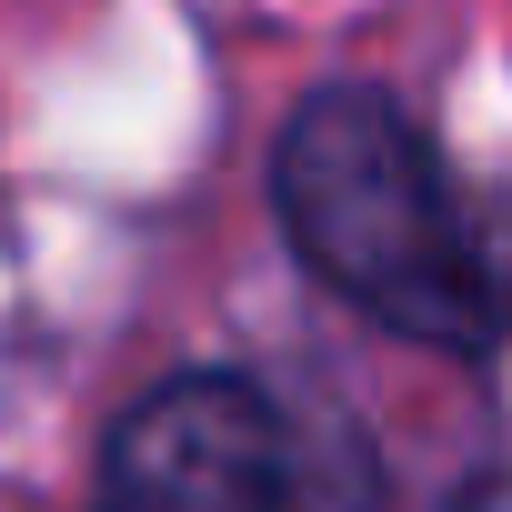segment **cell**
Masks as SVG:
<instances>
[{
  "label": "cell",
  "instance_id": "7a4b0ae2",
  "mask_svg": "<svg viewBox=\"0 0 512 512\" xmlns=\"http://www.w3.org/2000/svg\"><path fill=\"white\" fill-rule=\"evenodd\" d=\"M91 512H292V432L262 382L171 372L111 422Z\"/></svg>",
  "mask_w": 512,
  "mask_h": 512
},
{
  "label": "cell",
  "instance_id": "6da1fadb",
  "mask_svg": "<svg viewBox=\"0 0 512 512\" xmlns=\"http://www.w3.org/2000/svg\"><path fill=\"white\" fill-rule=\"evenodd\" d=\"M272 201L292 251L382 332L432 352H492L512 332V241L392 91H312L272 151Z\"/></svg>",
  "mask_w": 512,
  "mask_h": 512
}]
</instances>
